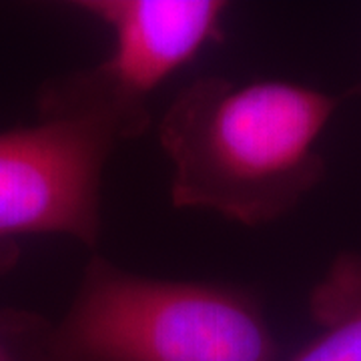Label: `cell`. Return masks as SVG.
Segmentation results:
<instances>
[{
	"mask_svg": "<svg viewBox=\"0 0 361 361\" xmlns=\"http://www.w3.org/2000/svg\"><path fill=\"white\" fill-rule=\"evenodd\" d=\"M336 106L334 97L295 82L195 78L159 123L171 203L245 227L283 217L322 173L315 142Z\"/></svg>",
	"mask_w": 361,
	"mask_h": 361,
	"instance_id": "1",
	"label": "cell"
},
{
	"mask_svg": "<svg viewBox=\"0 0 361 361\" xmlns=\"http://www.w3.org/2000/svg\"><path fill=\"white\" fill-rule=\"evenodd\" d=\"M18 361H277L257 297L241 287L159 279L92 255L56 323L2 311Z\"/></svg>",
	"mask_w": 361,
	"mask_h": 361,
	"instance_id": "2",
	"label": "cell"
},
{
	"mask_svg": "<svg viewBox=\"0 0 361 361\" xmlns=\"http://www.w3.org/2000/svg\"><path fill=\"white\" fill-rule=\"evenodd\" d=\"M129 139V125L75 73L44 85L39 121L0 133V243L65 235L97 247L104 167Z\"/></svg>",
	"mask_w": 361,
	"mask_h": 361,
	"instance_id": "3",
	"label": "cell"
},
{
	"mask_svg": "<svg viewBox=\"0 0 361 361\" xmlns=\"http://www.w3.org/2000/svg\"><path fill=\"white\" fill-rule=\"evenodd\" d=\"M77 11L113 35L111 54L80 71L85 80L145 129L149 97L207 44L225 39L223 0H85Z\"/></svg>",
	"mask_w": 361,
	"mask_h": 361,
	"instance_id": "4",
	"label": "cell"
},
{
	"mask_svg": "<svg viewBox=\"0 0 361 361\" xmlns=\"http://www.w3.org/2000/svg\"><path fill=\"white\" fill-rule=\"evenodd\" d=\"M323 329L289 361H361V261H339L313 295Z\"/></svg>",
	"mask_w": 361,
	"mask_h": 361,
	"instance_id": "5",
	"label": "cell"
},
{
	"mask_svg": "<svg viewBox=\"0 0 361 361\" xmlns=\"http://www.w3.org/2000/svg\"><path fill=\"white\" fill-rule=\"evenodd\" d=\"M18 259V243H0V275L8 271ZM0 361H18L8 339L0 331Z\"/></svg>",
	"mask_w": 361,
	"mask_h": 361,
	"instance_id": "6",
	"label": "cell"
}]
</instances>
